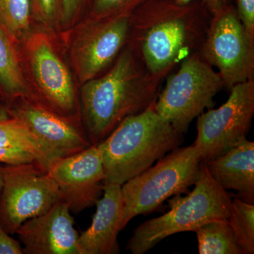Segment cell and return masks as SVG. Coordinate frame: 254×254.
I'll list each match as a JSON object with an SVG mask.
<instances>
[{"mask_svg": "<svg viewBox=\"0 0 254 254\" xmlns=\"http://www.w3.org/2000/svg\"><path fill=\"white\" fill-rule=\"evenodd\" d=\"M18 45L0 27V96L6 105L18 99L40 103L25 76Z\"/></svg>", "mask_w": 254, "mask_h": 254, "instance_id": "e0dca14e", "label": "cell"}, {"mask_svg": "<svg viewBox=\"0 0 254 254\" xmlns=\"http://www.w3.org/2000/svg\"><path fill=\"white\" fill-rule=\"evenodd\" d=\"M200 254H244L228 219H216L194 232Z\"/></svg>", "mask_w": 254, "mask_h": 254, "instance_id": "d6986e66", "label": "cell"}, {"mask_svg": "<svg viewBox=\"0 0 254 254\" xmlns=\"http://www.w3.org/2000/svg\"><path fill=\"white\" fill-rule=\"evenodd\" d=\"M162 81L146 71L127 44L106 73L81 84V123L91 145L101 143L127 117L155 103Z\"/></svg>", "mask_w": 254, "mask_h": 254, "instance_id": "7a4b0ae2", "label": "cell"}, {"mask_svg": "<svg viewBox=\"0 0 254 254\" xmlns=\"http://www.w3.org/2000/svg\"><path fill=\"white\" fill-rule=\"evenodd\" d=\"M237 15L246 31L254 38V0H235Z\"/></svg>", "mask_w": 254, "mask_h": 254, "instance_id": "d4e9b609", "label": "cell"}, {"mask_svg": "<svg viewBox=\"0 0 254 254\" xmlns=\"http://www.w3.org/2000/svg\"><path fill=\"white\" fill-rule=\"evenodd\" d=\"M154 105L127 117L98 144L105 184L122 186L183 142V134L156 113Z\"/></svg>", "mask_w": 254, "mask_h": 254, "instance_id": "3957f363", "label": "cell"}, {"mask_svg": "<svg viewBox=\"0 0 254 254\" xmlns=\"http://www.w3.org/2000/svg\"><path fill=\"white\" fill-rule=\"evenodd\" d=\"M33 21L43 30L53 31L59 28L61 0H31Z\"/></svg>", "mask_w": 254, "mask_h": 254, "instance_id": "7402d4cb", "label": "cell"}, {"mask_svg": "<svg viewBox=\"0 0 254 254\" xmlns=\"http://www.w3.org/2000/svg\"><path fill=\"white\" fill-rule=\"evenodd\" d=\"M199 53L218 68L227 89L254 79V38L246 31L232 2L211 13Z\"/></svg>", "mask_w": 254, "mask_h": 254, "instance_id": "ba28073f", "label": "cell"}, {"mask_svg": "<svg viewBox=\"0 0 254 254\" xmlns=\"http://www.w3.org/2000/svg\"><path fill=\"white\" fill-rule=\"evenodd\" d=\"M103 197L95 203L96 211L90 227L79 235L83 254H120L118 234L122 230L124 203L121 185L104 184Z\"/></svg>", "mask_w": 254, "mask_h": 254, "instance_id": "9a60e30c", "label": "cell"}, {"mask_svg": "<svg viewBox=\"0 0 254 254\" xmlns=\"http://www.w3.org/2000/svg\"><path fill=\"white\" fill-rule=\"evenodd\" d=\"M143 0H88V17L103 18L132 11Z\"/></svg>", "mask_w": 254, "mask_h": 254, "instance_id": "603a6c76", "label": "cell"}, {"mask_svg": "<svg viewBox=\"0 0 254 254\" xmlns=\"http://www.w3.org/2000/svg\"><path fill=\"white\" fill-rule=\"evenodd\" d=\"M31 0H0V27L19 43L31 32Z\"/></svg>", "mask_w": 254, "mask_h": 254, "instance_id": "ffe728a7", "label": "cell"}, {"mask_svg": "<svg viewBox=\"0 0 254 254\" xmlns=\"http://www.w3.org/2000/svg\"><path fill=\"white\" fill-rule=\"evenodd\" d=\"M211 12L201 1L143 0L132 11L128 45L145 69L163 80L200 52Z\"/></svg>", "mask_w": 254, "mask_h": 254, "instance_id": "6da1fadb", "label": "cell"}, {"mask_svg": "<svg viewBox=\"0 0 254 254\" xmlns=\"http://www.w3.org/2000/svg\"><path fill=\"white\" fill-rule=\"evenodd\" d=\"M0 163L14 165L36 163V160L25 152L0 146Z\"/></svg>", "mask_w": 254, "mask_h": 254, "instance_id": "484cf974", "label": "cell"}, {"mask_svg": "<svg viewBox=\"0 0 254 254\" xmlns=\"http://www.w3.org/2000/svg\"><path fill=\"white\" fill-rule=\"evenodd\" d=\"M21 41L25 76L38 101L62 116L81 123L79 95L58 43L45 30L31 31Z\"/></svg>", "mask_w": 254, "mask_h": 254, "instance_id": "8992f818", "label": "cell"}, {"mask_svg": "<svg viewBox=\"0 0 254 254\" xmlns=\"http://www.w3.org/2000/svg\"><path fill=\"white\" fill-rule=\"evenodd\" d=\"M10 117L9 113L6 108H0V122L9 118Z\"/></svg>", "mask_w": 254, "mask_h": 254, "instance_id": "f1b7e54d", "label": "cell"}, {"mask_svg": "<svg viewBox=\"0 0 254 254\" xmlns=\"http://www.w3.org/2000/svg\"><path fill=\"white\" fill-rule=\"evenodd\" d=\"M225 88L221 76L200 55L193 53L168 77L160 90L154 108L163 120L181 134L205 109L214 105V98Z\"/></svg>", "mask_w": 254, "mask_h": 254, "instance_id": "52a82bcc", "label": "cell"}, {"mask_svg": "<svg viewBox=\"0 0 254 254\" xmlns=\"http://www.w3.org/2000/svg\"><path fill=\"white\" fill-rule=\"evenodd\" d=\"M0 146L31 155L46 171L55 160L45 143L21 120L13 117L0 122Z\"/></svg>", "mask_w": 254, "mask_h": 254, "instance_id": "ac0fdd59", "label": "cell"}, {"mask_svg": "<svg viewBox=\"0 0 254 254\" xmlns=\"http://www.w3.org/2000/svg\"><path fill=\"white\" fill-rule=\"evenodd\" d=\"M132 11L103 18H87L66 42L80 86L109 68L127 46Z\"/></svg>", "mask_w": 254, "mask_h": 254, "instance_id": "9c48e42d", "label": "cell"}, {"mask_svg": "<svg viewBox=\"0 0 254 254\" xmlns=\"http://www.w3.org/2000/svg\"><path fill=\"white\" fill-rule=\"evenodd\" d=\"M6 110L45 143L55 159L76 154L91 145L81 122L62 116L38 102L16 100L6 105Z\"/></svg>", "mask_w": 254, "mask_h": 254, "instance_id": "4fadbf2b", "label": "cell"}, {"mask_svg": "<svg viewBox=\"0 0 254 254\" xmlns=\"http://www.w3.org/2000/svg\"><path fill=\"white\" fill-rule=\"evenodd\" d=\"M228 99L218 109H208L197 118L193 145L203 163L220 156L240 143L252 127L254 115V79L230 90Z\"/></svg>", "mask_w": 254, "mask_h": 254, "instance_id": "8fae6325", "label": "cell"}, {"mask_svg": "<svg viewBox=\"0 0 254 254\" xmlns=\"http://www.w3.org/2000/svg\"><path fill=\"white\" fill-rule=\"evenodd\" d=\"M6 104L3 98L0 96V108H6Z\"/></svg>", "mask_w": 254, "mask_h": 254, "instance_id": "4dcf8cb0", "label": "cell"}, {"mask_svg": "<svg viewBox=\"0 0 254 254\" xmlns=\"http://www.w3.org/2000/svg\"><path fill=\"white\" fill-rule=\"evenodd\" d=\"M195 187L186 196L175 195L169 201L166 213L143 222L133 230L126 250L132 254H143L159 242L175 234L194 232L216 219H228L232 198L208 173L202 163Z\"/></svg>", "mask_w": 254, "mask_h": 254, "instance_id": "277c9868", "label": "cell"}, {"mask_svg": "<svg viewBox=\"0 0 254 254\" xmlns=\"http://www.w3.org/2000/svg\"><path fill=\"white\" fill-rule=\"evenodd\" d=\"M64 202L30 219L16 233L25 254H83L74 220Z\"/></svg>", "mask_w": 254, "mask_h": 254, "instance_id": "5bb4252c", "label": "cell"}, {"mask_svg": "<svg viewBox=\"0 0 254 254\" xmlns=\"http://www.w3.org/2000/svg\"><path fill=\"white\" fill-rule=\"evenodd\" d=\"M177 1L182 4H185L192 1H203L211 13L221 7L222 5L232 2V0H177Z\"/></svg>", "mask_w": 254, "mask_h": 254, "instance_id": "83f0119b", "label": "cell"}, {"mask_svg": "<svg viewBox=\"0 0 254 254\" xmlns=\"http://www.w3.org/2000/svg\"><path fill=\"white\" fill-rule=\"evenodd\" d=\"M60 200L56 183L36 163L4 166L0 223L10 235H15L25 222L46 213Z\"/></svg>", "mask_w": 254, "mask_h": 254, "instance_id": "30bf717a", "label": "cell"}, {"mask_svg": "<svg viewBox=\"0 0 254 254\" xmlns=\"http://www.w3.org/2000/svg\"><path fill=\"white\" fill-rule=\"evenodd\" d=\"M244 254L254 253V205L240 198L232 200L228 218Z\"/></svg>", "mask_w": 254, "mask_h": 254, "instance_id": "44dd1931", "label": "cell"}, {"mask_svg": "<svg viewBox=\"0 0 254 254\" xmlns=\"http://www.w3.org/2000/svg\"><path fill=\"white\" fill-rule=\"evenodd\" d=\"M225 190H236L240 199L254 203V142L244 138L223 154L204 163Z\"/></svg>", "mask_w": 254, "mask_h": 254, "instance_id": "2e32d148", "label": "cell"}, {"mask_svg": "<svg viewBox=\"0 0 254 254\" xmlns=\"http://www.w3.org/2000/svg\"><path fill=\"white\" fill-rule=\"evenodd\" d=\"M4 167L0 165V191H1V187L3 185V175H4Z\"/></svg>", "mask_w": 254, "mask_h": 254, "instance_id": "f546056e", "label": "cell"}, {"mask_svg": "<svg viewBox=\"0 0 254 254\" xmlns=\"http://www.w3.org/2000/svg\"><path fill=\"white\" fill-rule=\"evenodd\" d=\"M47 173L56 183L62 201L73 213L93 206L103 194L105 175L98 145L55 159Z\"/></svg>", "mask_w": 254, "mask_h": 254, "instance_id": "7c38bea8", "label": "cell"}, {"mask_svg": "<svg viewBox=\"0 0 254 254\" xmlns=\"http://www.w3.org/2000/svg\"><path fill=\"white\" fill-rule=\"evenodd\" d=\"M88 3V0H61L60 27H72L83 10H87Z\"/></svg>", "mask_w": 254, "mask_h": 254, "instance_id": "cb8c5ba5", "label": "cell"}, {"mask_svg": "<svg viewBox=\"0 0 254 254\" xmlns=\"http://www.w3.org/2000/svg\"><path fill=\"white\" fill-rule=\"evenodd\" d=\"M0 254H23L21 242L10 236L0 223Z\"/></svg>", "mask_w": 254, "mask_h": 254, "instance_id": "4316f807", "label": "cell"}, {"mask_svg": "<svg viewBox=\"0 0 254 254\" xmlns=\"http://www.w3.org/2000/svg\"><path fill=\"white\" fill-rule=\"evenodd\" d=\"M201 156L194 145L178 147L159 159L154 166L122 185V230L137 215L154 211L170 197L187 193L198 180Z\"/></svg>", "mask_w": 254, "mask_h": 254, "instance_id": "5b68a950", "label": "cell"}]
</instances>
